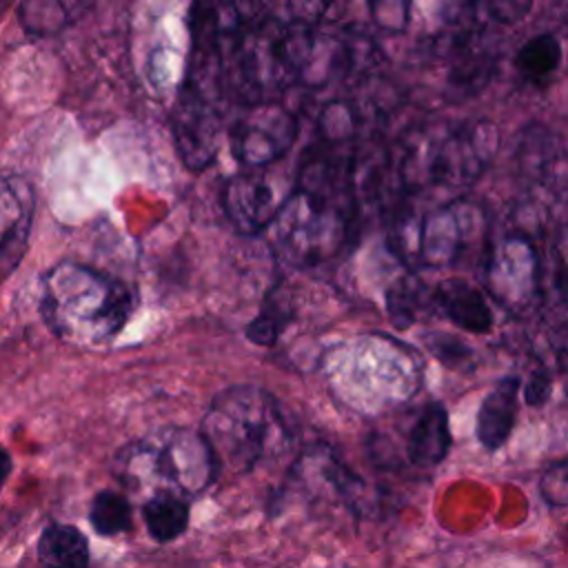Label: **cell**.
Here are the masks:
<instances>
[{
	"mask_svg": "<svg viewBox=\"0 0 568 568\" xmlns=\"http://www.w3.org/2000/svg\"><path fill=\"white\" fill-rule=\"evenodd\" d=\"M133 308V288L98 268L60 262L42 277V320L64 342L80 346L109 342L124 328Z\"/></svg>",
	"mask_w": 568,
	"mask_h": 568,
	"instance_id": "6da1fadb",
	"label": "cell"
},
{
	"mask_svg": "<svg viewBox=\"0 0 568 568\" xmlns=\"http://www.w3.org/2000/svg\"><path fill=\"white\" fill-rule=\"evenodd\" d=\"M202 435L215 453L220 470L248 473L284 453L293 430L277 397L266 388L235 384L220 390L202 419Z\"/></svg>",
	"mask_w": 568,
	"mask_h": 568,
	"instance_id": "7a4b0ae2",
	"label": "cell"
},
{
	"mask_svg": "<svg viewBox=\"0 0 568 568\" xmlns=\"http://www.w3.org/2000/svg\"><path fill=\"white\" fill-rule=\"evenodd\" d=\"M351 189L320 178H304L271 224V244L282 262L295 268L335 257L348 242Z\"/></svg>",
	"mask_w": 568,
	"mask_h": 568,
	"instance_id": "3957f363",
	"label": "cell"
},
{
	"mask_svg": "<svg viewBox=\"0 0 568 568\" xmlns=\"http://www.w3.org/2000/svg\"><path fill=\"white\" fill-rule=\"evenodd\" d=\"M115 468L122 484L135 490L175 493L197 497L222 473L213 448L202 430L186 426H164L126 444Z\"/></svg>",
	"mask_w": 568,
	"mask_h": 568,
	"instance_id": "277c9868",
	"label": "cell"
},
{
	"mask_svg": "<svg viewBox=\"0 0 568 568\" xmlns=\"http://www.w3.org/2000/svg\"><path fill=\"white\" fill-rule=\"evenodd\" d=\"M497 146L499 133L490 120L426 126L406 142L402 182L408 189L470 186L486 171Z\"/></svg>",
	"mask_w": 568,
	"mask_h": 568,
	"instance_id": "5b68a950",
	"label": "cell"
},
{
	"mask_svg": "<svg viewBox=\"0 0 568 568\" xmlns=\"http://www.w3.org/2000/svg\"><path fill=\"white\" fill-rule=\"evenodd\" d=\"M486 237L484 209L466 197L450 200L424 217L404 215L395 222L393 244L404 260L428 268H453L473 251L481 248Z\"/></svg>",
	"mask_w": 568,
	"mask_h": 568,
	"instance_id": "8992f818",
	"label": "cell"
},
{
	"mask_svg": "<svg viewBox=\"0 0 568 568\" xmlns=\"http://www.w3.org/2000/svg\"><path fill=\"white\" fill-rule=\"evenodd\" d=\"M339 379L344 388H355L351 397L364 406L393 404L419 386V362L404 344L368 335L342 353Z\"/></svg>",
	"mask_w": 568,
	"mask_h": 568,
	"instance_id": "52a82bcc",
	"label": "cell"
},
{
	"mask_svg": "<svg viewBox=\"0 0 568 568\" xmlns=\"http://www.w3.org/2000/svg\"><path fill=\"white\" fill-rule=\"evenodd\" d=\"M488 293L508 311L521 313L541 297V260L521 233L497 237L484 262Z\"/></svg>",
	"mask_w": 568,
	"mask_h": 568,
	"instance_id": "ba28073f",
	"label": "cell"
},
{
	"mask_svg": "<svg viewBox=\"0 0 568 568\" xmlns=\"http://www.w3.org/2000/svg\"><path fill=\"white\" fill-rule=\"evenodd\" d=\"M297 118L277 102L251 104L231 129V151L246 171L275 164L297 138Z\"/></svg>",
	"mask_w": 568,
	"mask_h": 568,
	"instance_id": "9c48e42d",
	"label": "cell"
},
{
	"mask_svg": "<svg viewBox=\"0 0 568 568\" xmlns=\"http://www.w3.org/2000/svg\"><path fill=\"white\" fill-rule=\"evenodd\" d=\"M171 133L184 166L191 171L206 169L220 146L222 95L184 82L173 109Z\"/></svg>",
	"mask_w": 568,
	"mask_h": 568,
	"instance_id": "30bf717a",
	"label": "cell"
},
{
	"mask_svg": "<svg viewBox=\"0 0 568 568\" xmlns=\"http://www.w3.org/2000/svg\"><path fill=\"white\" fill-rule=\"evenodd\" d=\"M286 197L284 186L264 169L242 171L229 178L222 189L226 220L240 235H257L271 229Z\"/></svg>",
	"mask_w": 568,
	"mask_h": 568,
	"instance_id": "8fae6325",
	"label": "cell"
},
{
	"mask_svg": "<svg viewBox=\"0 0 568 568\" xmlns=\"http://www.w3.org/2000/svg\"><path fill=\"white\" fill-rule=\"evenodd\" d=\"M2 242H0V266L2 275L9 277L27 253L29 231L33 222L36 197L29 182L20 175L2 178Z\"/></svg>",
	"mask_w": 568,
	"mask_h": 568,
	"instance_id": "7c38bea8",
	"label": "cell"
},
{
	"mask_svg": "<svg viewBox=\"0 0 568 568\" xmlns=\"http://www.w3.org/2000/svg\"><path fill=\"white\" fill-rule=\"evenodd\" d=\"M521 386H524V379L519 375H504L484 395L477 410L475 435H477V442L488 453L499 450L508 442L519 415Z\"/></svg>",
	"mask_w": 568,
	"mask_h": 568,
	"instance_id": "4fadbf2b",
	"label": "cell"
},
{
	"mask_svg": "<svg viewBox=\"0 0 568 568\" xmlns=\"http://www.w3.org/2000/svg\"><path fill=\"white\" fill-rule=\"evenodd\" d=\"M433 304L453 322L457 328L486 335L493 328V311L484 297V293L462 277H450L439 282L433 293Z\"/></svg>",
	"mask_w": 568,
	"mask_h": 568,
	"instance_id": "5bb4252c",
	"label": "cell"
},
{
	"mask_svg": "<svg viewBox=\"0 0 568 568\" xmlns=\"http://www.w3.org/2000/svg\"><path fill=\"white\" fill-rule=\"evenodd\" d=\"M453 444L448 410L442 402H428L415 417L408 437L406 455L417 468H433L446 459Z\"/></svg>",
	"mask_w": 568,
	"mask_h": 568,
	"instance_id": "9a60e30c",
	"label": "cell"
},
{
	"mask_svg": "<svg viewBox=\"0 0 568 568\" xmlns=\"http://www.w3.org/2000/svg\"><path fill=\"white\" fill-rule=\"evenodd\" d=\"M36 557L42 568H89L91 548L78 526L49 521L36 541Z\"/></svg>",
	"mask_w": 568,
	"mask_h": 568,
	"instance_id": "2e32d148",
	"label": "cell"
},
{
	"mask_svg": "<svg viewBox=\"0 0 568 568\" xmlns=\"http://www.w3.org/2000/svg\"><path fill=\"white\" fill-rule=\"evenodd\" d=\"M142 521L155 544H169L182 537L191 521V506L186 497L175 493H155L142 501Z\"/></svg>",
	"mask_w": 568,
	"mask_h": 568,
	"instance_id": "e0dca14e",
	"label": "cell"
},
{
	"mask_svg": "<svg viewBox=\"0 0 568 568\" xmlns=\"http://www.w3.org/2000/svg\"><path fill=\"white\" fill-rule=\"evenodd\" d=\"M561 64V42L555 33L544 31L528 38L515 53V69L532 84H546Z\"/></svg>",
	"mask_w": 568,
	"mask_h": 568,
	"instance_id": "ac0fdd59",
	"label": "cell"
},
{
	"mask_svg": "<svg viewBox=\"0 0 568 568\" xmlns=\"http://www.w3.org/2000/svg\"><path fill=\"white\" fill-rule=\"evenodd\" d=\"M89 524L100 537H115L133 528L131 501L118 490H98L89 504Z\"/></svg>",
	"mask_w": 568,
	"mask_h": 568,
	"instance_id": "d6986e66",
	"label": "cell"
},
{
	"mask_svg": "<svg viewBox=\"0 0 568 568\" xmlns=\"http://www.w3.org/2000/svg\"><path fill=\"white\" fill-rule=\"evenodd\" d=\"M426 302V291L415 275H404L386 291V311L395 328H408L417 322V315Z\"/></svg>",
	"mask_w": 568,
	"mask_h": 568,
	"instance_id": "ffe728a7",
	"label": "cell"
},
{
	"mask_svg": "<svg viewBox=\"0 0 568 568\" xmlns=\"http://www.w3.org/2000/svg\"><path fill=\"white\" fill-rule=\"evenodd\" d=\"M359 109L348 100H331L322 106L317 118L320 138L328 144L351 142L359 131Z\"/></svg>",
	"mask_w": 568,
	"mask_h": 568,
	"instance_id": "44dd1931",
	"label": "cell"
},
{
	"mask_svg": "<svg viewBox=\"0 0 568 568\" xmlns=\"http://www.w3.org/2000/svg\"><path fill=\"white\" fill-rule=\"evenodd\" d=\"M291 320H293L291 306L284 300H275V295L268 293L262 311L246 326V337L257 346H271L277 342V337L288 326Z\"/></svg>",
	"mask_w": 568,
	"mask_h": 568,
	"instance_id": "7402d4cb",
	"label": "cell"
},
{
	"mask_svg": "<svg viewBox=\"0 0 568 568\" xmlns=\"http://www.w3.org/2000/svg\"><path fill=\"white\" fill-rule=\"evenodd\" d=\"M71 4L64 2H22L18 7L20 22L27 31L47 36L60 31L71 20Z\"/></svg>",
	"mask_w": 568,
	"mask_h": 568,
	"instance_id": "603a6c76",
	"label": "cell"
},
{
	"mask_svg": "<svg viewBox=\"0 0 568 568\" xmlns=\"http://www.w3.org/2000/svg\"><path fill=\"white\" fill-rule=\"evenodd\" d=\"M532 9L528 0H499V2H473L464 4V13L470 24H513Z\"/></svg>",
	"mask_w": 568,
	"mask_h": 568,
	"instance_id": "cb8c5ba5",
	"label": "cell"
},
{
	"mask_svg": "<svg viewBox=\"0 0 568 568\" xmlns=\"http://www.w3.org/2000/svg\"><path fill=\"white\" fill-rule=\"evenodd\" d=\"M426 346L448 368H457V371L475 368V351L466 342H462L453 335L428 333Z\"/></svg>",
	"mask_w": 568,
	"mask_h": 568,
	"instance_id": "d4e9b609",
	"label": "cell"
},
{
	"mask_svg": "<svg viewBox=\"0 0 568 568\" xmlns=\"http://www.w3.org/2000/svg\"><path fill=\"white\" fill-rule=\"evenodd\" d=\"M539 495L550 508L568 506V457L546 466L539 477Z\"/></svg>",
	"mask_w": 568,
	"mask_h": 568,
	"instance_id": "484cf974",
	"label": "cell"
},
{
	"mask_svg": "<svg viewBox=\"0 0 568 568\" xmlns=\"http://www.w3.org/2000/svg\"><path fill=\"white\" fill-rule=\"evenodd\" d=\"M408 13H410V4L402 2V0H379L371 4V16L373 22L390 33H399L406 29L408 24Z\"/></svg>",
	"mask_w": 568,
	"mask_h": 568,
	"instance_id": "4316f807",
	"label": "cell"
},
{
	"mask_svg": "<svg viewBox=\"0 0 568 568\" xmlns=\"http://www.w3.org/2000/svg\"><path fill=\"white\" fill-rule=\"evenodd\" d=\"M521 395H524V404L526 406H530V408L544 406L550 399V395H552V377H550V373L544 371V368L532 371L524 379Z\"/></svg>",
	"mask_w": 568,
	"mask_h": 568,
	"instance_id": "83f0119b",
	"label": "cell"
},
{
	"mask_svg": "<svg viewBox=\"0 0 568 568\" xmlns=\"http://www.w3.org/2000/svg\"><path fill=\"white\" fill-rule=\"evenodd\" d=\"M564 541L568 544V524H566V528H564Z\"/></svg>",
	"mask_w": 568,
	"mask_h": 568,
	"instance_id": "f1b7e54d",
	"label": "cell"
}]
</instances>
